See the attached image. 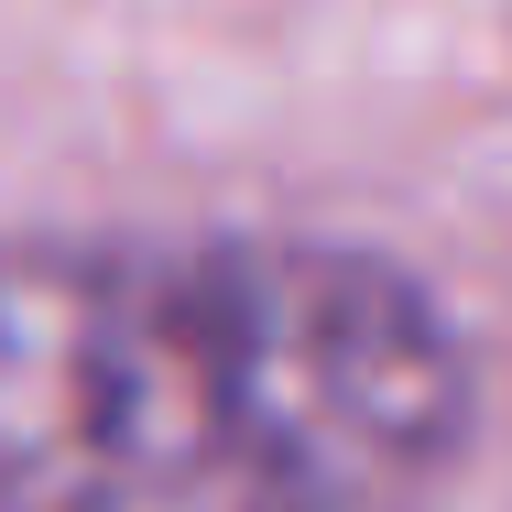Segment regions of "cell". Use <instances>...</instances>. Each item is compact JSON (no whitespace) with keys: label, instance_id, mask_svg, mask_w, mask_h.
Instances as JSON below:
<instances>
[{"label":"cell","instance_id":"obj_1","mask_svg":"<svg viewBox=\"0 0 512 512\" xmlns=\"http://www.w3.org/2000/svg\"><path fill=\"white\" fill-rule=\"evenodd\" d=\"M458 447L469 349L382 251L0 240V512H414Z\"/></svg>","mask_w":512,"mask_h":512}]
</instances>
